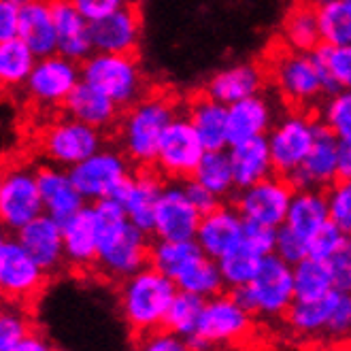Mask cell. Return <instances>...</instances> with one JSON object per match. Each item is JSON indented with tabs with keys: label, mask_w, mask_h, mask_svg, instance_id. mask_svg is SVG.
<instances>
[{
	"label": "cell",
	"mask_w": 351,
	"mask_h": 351,
	"mask_svg": "<svg viewBox=\"0 0 351 351\" xmlns=\"http://www.w3.org/2000/svg\"><path fill=\"white\" fill-rule=\"evenodd\" d=\"M92 206L98 221V271L123 281L149 266V232L134 226L115 198L96 200Z\"/></svg>",
	"instance_id": "6da1fadb"
},
{
	"label": "cell",
	"mask_w": 351,
	"mask_h": 351,
	"mask_svg": "<svg viewBox=\"0 0 351 351\" xmlns=\"http://www.w3.org/2000/svg\"><path fill=\"white\" fill-rule=\"evenodd\" d=\"M177 292H179L177 283L149 264L121 281L119 285L121 315L138 335L164 328V319H167V313Z\"/></svg>",
	"instance_id": "7a4b0ae2"
},
{
	"label": "cell",
	"mask_w": 351,
	"mask_h": 351,
	"mask_svg": "<svg viewBox=\"0 0 351 351\" xmlns=\"http://www.w3.org/2000/svg\"><path fill=\"white\" fill-rule=\"evenodd\" d=\"M177 115V105L164 94L145 96L132 105L121 119V147L130 162L138 167L154 164L162 134Z\"/></svg>",
	"instance_id": "3957f363"
},
{
	"label": "cell",
	"mask_w": 351,
	"mask_h": 351,
	"mask_svg": "<svg viewBox=\"0 0 351 351\" xmlns=\"http://www.w3.org/2000/svg\"><path fill=\"white\" fill-rule=\"evenodd\" d=\"M81 79L107 94L121 109H130L147 96V81L134 56L94 51L81 62Z\"/></svg>",
	"instance_id": "277c9868"
},
{
	"label": "cell",
	"mask_w": 351,
	"mask_h": 351,
	"mask_svg": "<svg viewBox=\"0 0 351 351\" xmlns=\"http://www.w3.org/2000/svg\"><path fill=\"white\" fill-rule=\"evenodd\" d=\"M271 77L279 94L298 109L315 105L324 94H330L328 79L313 51L287 45L277 49L271 60Z\"/></svg>",
	"instance_id": "5b68a950"
},
{
	"label": "cell",
	"mask_w": 351,
	"mask_h": 351,
	"mask_svg": "<svg viewBox=\"0 0 351 351\" xmlns=\"http://www.w3.org/2000/svg\"><path fill=\"white\" fill-rule=\"evenodd\" d=\"M38 143L43 156L62 169H73L75 164L84 162L86 158L105 147L102 130L92 128L69 115L47 123L40 132Z\"/></svg>",
	"instance_id": "8992f818"
},
{
	"label": "cell",
	"mask_w": 351,
	"mask_h": 351,
	"mask_svg": "<svg viewBox=\"0 0 351 351\" xmlns=\"http://www.w3.org/2000/svg\"><path fill=\"white\" fill-rule=\"evenodd\" d=\"M43 213L45 206L40 198L36 171L26 164L9 167L0 179V221L3 226L9 232H17Z\"/></svg>",
	"instance_id": "52a82bcc"
},
{
	"label": "cell",
	"mask_w": 351,
	"mask_h": 351,
	"mask_svg": "<svg viewBox=\"0 0 351 351\" xmlns=\"http://www.w3.org/2000/svg\"><path fill=\"white\" fill-rule=\"evenodd\" d=\"M319 128V119H313L302 111L287 113L281 117L271 132L266 134L268 147H271L275 173L281 177H290L311 152Z\"/></svg>",
	"instance_id": "ba28073f"
},
{
	"label": "cell",
	"mask_w": 351,
	"mask_h": 351,
	"mask_svg": "<svg viewBox=\"0 0 351 351\" xmlns=\"http://www.w3.org/2000/svg\"><path fill=\"white\" fill-rule=\"evenodd\" d=\"M71 171V177L77 185V190L84 194L86 200H102L113 198L115 192L121 188L130 171V158L113 147H102L84 162L75 164Z\"/></svg>",
	"instance_id": "9c48e42d"
},
{
	"label": "cell",
	"mask_w": 351,
	"mask_h": 351,
	"mask_svg": "<svg viewBox=\"0 0 351 351\" xmlns=\"http://www.w3.org/2000/svg\"><path fill=\"white\" fill-rule=\"evenodd\" d=\"M81 81V66L77 62L53 53L47 58H38L36 64L26 81L24 92L32 105L38 109H58L73 94Z\"/></svg>",
	"instance_id": "30bf717a"
},
{
	"label": "cell",
	"mask_w": 351,
	"mask_h": 351,
	"mask_svg": "<svg viewBox=\"0 0 351 351\" xmlns=\"http://www.w3.org/2000/svg\"><path fill=\"white\" fill-rule=\"evenodd\" d=\"M256 298V317L277 319L285 317L296 300L294 290V266L277 254L264 256L260 271L250 283Z\"/></svg>",
	"instance_id": "8fae6325"
},
{
	"label": "cell",
	"mask_w": 351,
	"mask_h": 351,
	"mask_svg": "<svg viewBox=\"0 0 351 351\" xmlns=\"http://www.w3.org/2000/svg\"><path fill=\"white\" fill-rule=\"evenodd\" d=\"M294 192V185L287 177L271 175L250 185V188L239 190L234 206L247 221H258L279 228L285 223Z\"/></svg>",
	"instance_id": "7c38bea8"
},
{
	"label": "cell",
	"mask_w": 351,
	"mask_h": 351,
	"mask_svg": "<svg viewBox=\"0 0 351 351\" xmlns=\"http://www.w3.org/2000/svg\"><path fill=\"white\" fill-rule=\"evenodd\" d=\"M47 273L17 241L5 237L0 243V290L9 302H28L43 290Z\"/></svg>",
	"instance_id": "4fadbf2b"
},
{
	"label": "cell",
	"mask_w": 351,
	"mask_h": 351,
	"mask_svg": "<svg viewBox=\"0 0 351 351\" xmlns=\"http://www.w3.org/2000/svg\"><path fill=\"white\" fill-rule=\"evenodd\" d=\"M254 317L256 315L245 311L230 292L228 294L221 292L206 300L198 337L209 341L213 349L234 347L252 337Z\"/></svg>",
	"instance_id": "5bb4252c"
},
{
	"label": "cell",
	"mask_w": 351,
	"mask_h": 351,
	"mask_svg": "<svg viewBox=\"0 0 351 351\" xmlns=\"http://www.w3.org/2000/svg\"><path fill=\"white\" fill-rule=\"evenodd\" d=\"M204 152L206 147L200 141L198 132L194 130L192 121L179 113L171 121L167 132L162 134L154 164L164 177L185 179L194 175Z\"/></svg>",
	"instance_id": "9a60e30c"
},
{
	"label": "cell",
	"mask_w": 351,
	"mask_h": 351,
	"mask_svg": "<svg viewBox=\"0 0 351 351\" xmlns=\"http://www.w3.org/2000/svg\"><path fill=\"white\" fill-rule=\"evenodd\" d=\"M287 179L294 190H324L341 179V143L322 119L311 152Z\"/></svg>",
	"instance_id": "2e32d148"
},
{
	"label": "cell",
	"mask_w": 351,
	"mask_h": 351,
	"mask_svg": "<svg viewBox=\"0 0 351 351\" xmlns=\"http://www.w3.org/2000/svg\"><path fill=\"white\" fill-rule=\"evenodd\" d=\"M200 219L202 215L188 198V192H185L183 185L169 183L164 185V190L160 194L152 234L164 241L196 239Z\"/></svg>",
	"instance_id": "e0dca14e"
},
{
	"label": "cell",
	"mask_w": 351,
	"mask_h": 351,
	"mask_svg": "<svg viewBox=\"0 0 351 351\" xmlns=\"http://www.w3.org/2000/svg\"><path fill=\"white\" fill-rule=\"evenodd\" d=\"M92 45L98 53H123L132 56L141 40V17L128 3L111 15L90 22Z\"/></svg>",
	"instance_id": "ac0fdd59"
},
{
	"label": "cell",
	"mask_w": 351,
	"mask_h": 351,
	"mask_svg": "<svg viewBox=\"0 0 351 351\" xmlns=\"http://www.w3.org/2000/svg\"><path fill=\"white\" fill-rule=\"evenodd\" d=\"M243 230H245V217L239 213L237 206L219 204L215 211L202 215L196 241L204 256L219 260L228 252H232L237 245H241Z\"/></svg>",
	"instance_id": "d6986e66"
},
{
	"label": "cell",
	"mask_w": 351,
	"mask_h": 351,
	"mask_svg": "<svg viewBox=\"0 0 351 351\" xmlns=\"http://www.w3.org/2000/svg\"><path fill=\"white\" fill-rule=\"evenodd\" d=\"M164 190L162 181L147 171L132 173L126 181L121 183V188L115 192V200L123 206L128 219L138 226L141 230L152 234L154 219H156V206L160 200V194Z\"/></svg>",
	"instance_id": "ffe728a7"
},
{
	"label": "cell",
	"mask_w": 351,
	"mask_h": 351,
	"mask_svg": "<svg viewBox=\"0 0 351 351\" xmlns=\"http://www.w3.org/2000/svg\"><path fill=\"white\" fill-rule=\"evenodd\" d=\"M15 237L24 245V250L43 266L45 273L58 271L66 262L62 223L47 213L34 217L22 230H17Z\"/></svg>",
	"instance_id": "44dd1931"
},
{
	"label": "cell",
	"mask_w": 351,
	"mask_h": 351,
	"mask_svg": "<svg viewBox=\"0 0 351 351\" xmlns=\"http://www.w3.org/2000/svg\"><path fill=\"white\" fill-rule=\"evenodd\" d=\"M40 198H43L45 213L64 223L86 206V198L77 190L71 171H64L56 164H47L36 171Z\"/></svg>",
	"instance_id": "7402d4cb"
},
{
	"label": "cell",
	"mask_w": 351,
	"mask_h": 351,
	"mask_svg": "<svg viewBox=\"0 0 351 351\" xmlns=\"http://www.w3.org/2000/svg\"><path fill=\"white\" fill-rule=\"evenodd\" d=\"M53 19L58 30V53L77 64L94 53L90 22L79 13L73 0H53Z\"/></svg>",
	"instance_id": "603a6c76"
},
{
	"label": "cell",
	"mask_w": 351,
	"mask_h": 351,
	"mask_svg": "<svg viewBox=\"0 0 351 351\" xmlns=\"http://www.w3.org/2000/svg\"><path fill=\"white\" fill-rule=\"evenodd\" d=\"M264 79L266 75L260 64H254V62H239V64L217 71L206 81V94L230 107L239 100L258 96L264 90Z\"/></svg>",
	"instance_id": "cb8c5ba5"
},
{
	"label": "cell",
	"mask_w": 351,
	"mask_h": 351,
	"mask_svg": "<svg viewBox=\"0 0 351 351\" xmlns=\"http://www.w3.org/2000/svg\"><path fill=\"white\" fill-rule=\"evenodd\" d=\"M66 264L79 271L96 266L98 262V221L94 206H84L77 215L62 223Z\"/></svg>",
	"instance_id": "d4e9b609"
},
{
	"label": "cell",
	"mask_w": 351,
	"mask_h": 351,
	"mask_svg": "<svg viewBox=\"0 0 351 351\" xmlns=\"http://www.w3.org/2000/svg\"><path fill=\"white\" fill-rule=\"evenodd\" d=\"M17 36L36 53V58H47L58 53L53 0H32V3L19 9Z\"/></svg>",
	"instance_id": "484cf974"
},
{
	"label": "cell",
	"mask_w": 351,
	"mask_h": 351,
	"mask_svg": "<svg viewBox=\"0 0 351 351\" xmlns=\"http://www.w3.org/2000/svg\"><path fill=\"white\" fill-rule=\"evenodd\" d=\"M185 117L192 121L194 130L198 132L200 141L204 143L206 152L228 149L230 147V128H228V105L211 98L209 94H202L194 98Z\"/></svg>",
	"instance_id": "4316f807"
},
{
	"label": "cell",
	"mask_w": 351,
	"mask_h": 351,
	"mask_svg": "<svg viewBox=\"0 0 351 351\" xmlns=\"http://www.w3.org/2000/svg\"><path fill=\"white\" fill-rule=\"evenodd\" d=\"M64 113L73 119H79L88 123L92 128L98 130H107L119 117V105L100 90H96L94 86L86 84L84 79L79 81V86L73 90V94L69 96V100L64 102Z\"/></svg>",
	"instance_id": "83f0119b"
},
{
	"label": "cell",
	"mask_w": 351,
	"mask_h": 351,
	"mask_svg": "<svg viewBox=\"0 0 351 351\" xmlns=\"http://www.w3.org/2000/svg\"><path fill=\"white\" fill-rule=\"evenodd\" d=\"M275 109L271 100L262 94L239 100L228 107V128H230V145L241 141H250L266 136L275 126Z\"/></svg>",
	"instance_id": "f1b7e54d"
},
{
	"label": "cell",
	"mask_w": 351,
	"mask_h": 351,
	"mask_svg": "<svg viewBox=\"0 0 351 351\" xmlns=\"http://www.w3.org/2000/svg\"><path fill=\"white\" fill-rule=\"evenodd\" d=\"M228 156L232 162L237 190L250 188V185L275 175V164L266 136L234 143L228 147Z\"/></svg>",
	"instance_id": "f546056e"
},
{
	"label": "cell",
	"mask_w": 351,
	"mask_h": 351,
	"mask_svg": "<svg viewBox=\"0 0 351 351\" xmlns=\"http://www.w3.org/2000/svg\"><path fill=\"white\" fill-rule=\"evenodd\" d=\"M330 221L328 198L322 190H296L290 211L285 217V226L304 237L311 239L322 226Z\"/></svg>",
	"instance_id": "4dcf8cb0"
},
{
	"label": "cell",
	"mask_w": 351,
	"mask_h": 351,
	"mask_svg": "<svg viewBox=\"0 0 351 351\" xmlns=\"http://www.w3.org/2000/svg\"><path fill=\"white\" fill-rule=\"evenodd\" d=\"M337 290L330 292L328 296L315 298V300H294L290 311L285 313L283 322L292 330L296 337L313 339L326 335V328L332 315V308L337 302Z\"/></svg>",
	"instance_id": "1f68e13d"
},
{
	"label": "cell",
	"mask_w": 351,
	"mask_h": 351,
	"mask_svg": "<svg viewBox=\"0 0 351 351\" xmlns=\"http://www.w3.org/2000/svg\"><path fill=\"white\" fill-rule=\"evenodd\" d=\"M204 252L196 239H185V241H164L156 239L152 243V254H149V264L158 268L160 273L177 281L188 268L200 260Z\"/></svg>",
	"instance_id": "d6a6232c"
},
{
	"label": "cell",
	"mask_w": 351,
	"mask_h": 351,
	"mask_svg": "<svg viewBox=\"0 0 351 351\" xmlns=\"http://www.w3.org/2000/svg\"><path fill=\"white\" fill-rule=\"evenodd\" d=\"M285 45L298 51H315L322 45L317 11L311 3L296 5L283 22Z\"/></svg>",
	"instance_id": "836d02e7"
},
{
	"label": "cell",
	"mask_w": 351,
	"mask_h": 351,
	"mask_svg": "<svg viewBox=\"0 0 351 351\" xmlns=\"http://www.w3.org/2000/svg\"><path fill=\"white\" fill-rule=\"evenodd\" d=\"M36 60V53L19 36L0 40V81L3 86L7 90L24 88Z\"/></svg>",
	"instance_id": "e575fe53"
},
{
	"label": "cell",
	"mask_w": 351,
	"mask_h": 351,
	"mask_svg": "<svg viewBox=\"0 0 351 351\" xmlns=\"http://www.w3.org/2000/svg\"><path fill=\"white\" fill-rule=\"evenodd\" d=\"M317 11L322 43L326 45H351V3L349 0H313Z\"/></svg>",
	"instance_id": "d590c367"
},
{
	"label": "cell",
	"mask_w": 351,
	"mask_h": 351,
	"mask_svg": "<svg viewBox=\"0 0 351 351\" xmlns=\"http://www.w3.org/2000/svg\"><path fill=\"white\" fill-rule=\"evenodd\" d=\"M204 188H209L219 198L228 196L237 190V181L232 173V162L228 156V149H215V152H204L202 160L192 175Z\"/></svg>",
	"instance_id": "8d00e7d4"
},
{
	"label": "cell",
	"mask_w": 351,
	"mask_h": 351,
	"mask_svg": "<svg viewBox=\"0 0 351 351\" xmlns=\"http://www.w3.org/2000/svg\"><path fill=\"white\" fill-rule=\"evenodd\" d=\"M175 283H177L179 290L192 292V294L202 296L206 300L226 290V281L221 275L219 262L209 258V256H202L200 260H196Z\"/></svg>",
	"instance_id": "74e56055"
},
{
	"label": "cell",
	"mask_w": 351,
	"mask_h": 351,
	"mask_svg": "<svg viewBox=\"0 0 351 351\" xmlns=\"http://www.w3.org/2000/svg\"><path fill=\"white\" fill-rule=\"evenodd\" d=\"M204 306H206V298L179 290L175 300L171 302L167 319H164V328H169L171 332H175L183 339H190V337L198 335Z\"/></svg>",
	"instance_id": "f35d334b"
},
{
	"label": "cell",
	"mask_w": 351,
	"mask_h": 351,
	"mask_svg": "<svg viewBox=\"0 0 351 351\" xmlns=\"http://www.w3.org/2000/svg\"><path fill=\"white\" fill-rule=\"evenodd\" d=\"M294 290L296 300H315L335 292L328 264L315 258H304L294 264Z\"/></svg>",
	"instance_id": "ab89813d"
},
{
	"label": "cell",
	"mask_w": 351,
	"mask_h": 351,
	"mask_svg": "<svg viewBox=\"0 0 351 351\" xmlns=\"http://www.w3.org/2000/svg\"><path fill=\"white\" fill-rule=\"evenodd\" d=\"M262 260H264L262 254H258L250 245L241 241V245H237L232 252H228L223 258L217 260L226 287L234 290V287H241V285H250L260 271Z\"/></svg>",
	"instance_id": "60d3db41"
},
{
	"label": "cell",
	"mask_w": 351,
	"mask_h": 351,
	"mask_svg": "<svg viewBox=\"0 0 351 351\" xmlns=\"http://www.w3.org/2000/svg\"><path fill=\"white\" fill-rule=\"evenodd\" d=\"M313 53L328 79L330 94L339 90H351V45L335 47L322 43Z\"/></svg>",
	"instance_id": "b9f144b4"
},
{
	"label": "cell",
	"mask_w": 351,
	"mask_h": 351,
	"mask_svg": "<svg viewBox=\"0 0 351 351\" xmlns=\"http://www.w3.org/2000/svg\"><path fill=\"white\" fill-rule=\"evenodd\" d=\"M319 117L324 126L339 138L341 145L351 147V90L328 94Z\"/></svg>",
	"instance_id": "7bdbcfd3"
},
{
	"label": "cell",
	"mask_w": 351,
	"mask_h": 351,
	"mask_svg": "<svg viewBox=\"0 0 351 351\" xmlns=\"http://www.w3.org/2000/svg\"><path fill=\"white\" fill-rule=\"evenodd\" d=\"M328 209L330 221L351 237V177H341L335 185H330L328 192Z\"/></svg>",
	"instance_id": "ee69618b"
},
{
	"label": "cell",
	"mask_w": 351,
	"mask_h": 351,
	"mask_svg": "<svg viewBox=\"0 0 351 351\" xmlns=\"http://www.w3.org/2000/svg\"><path fill=\"white\" fill-rule=\"evenodd\" d=\"M28 335L30 324L22 311L9 306L0 313V351H13Z\"/></svg>",
	"instance_id": "f6af8a7d"
},
{
	"label": "cell",
	"mask_w": 351,
	"mask_h": 351,
	"mask_svg": "<svg viewBox=\"0 0 351 351\" xmlns=\"http://www.w3.org/2000/svg\"><path fill=\"white\" fill-rule=\"evenodd\" d=\"M134 351H194L190 341L183 339L169 328H158L143 332L136 341Z\"/></svg>",
	"instance_id": "bcb514c9"
},
{
	"label": "cell",
	"mask_w": 351,
	"mask_h": 351,
	"mask_svg": "<svg viewBox=\"0 0 351 351\" xmlns=\"http://www.w3.org/2000/svg\"><path fill=\"white\" fill-rule=\"evenodd\" d=\"M345 239H347V234L339 228V226H335L332 221H328L311 239H308V258L328 262L330 256L339 250Z\"/></svg>",
	"instance_id": "7dc6e473"
},
{
	"label": "cell",
	"mask_w": 351,
	"mask_h": 351,
	"mask_svg": "<svg viewBox=\"0 0 351 351\" xmlns=\"http://www.w3.org/2000/svg\"><path fill=\"white\" fill-rule=\"evenodd\" d=\"M275 254L294 266L300 260L308 258V241L304 237H300L298 232H294L292 228H287V226L283 223V226H279V228H277Z\"/></svg>",
	"instance_id": "c3c4849f"
},
{
	"label": "cell",
	"mask_w": 351,
	"mask_h": 351,
	"mask_svg": "<svg viewBox=\"0 0 351 351\" xmlns=\"http://www.w3.org/2000/svg\"><path fill=\"white\" fill-rule=\"evenodd\" d=\"M326 264L330 268V275H332L335 290L351 294V237L343 241V245L330 256Z\"/></svg>",
	"instance_id": "681fc988"
},
{
	"label": "cell",
	"mask_w": 351,
	"mask_h": 351,
	"mask_svg": "<svg viewBox=\"0 0 351 351\" xmlns=\"http://www.w3.org/2000/svg\"><path fill=\"white\" fill-rule=\"evenodd\" d=\"M349 335H351V294L339 292L335 308H332V315H330V322H328L324 337L337 341V339H345Z\"/></svg>",
	"instance_id": "f907efd6"
},
{
	"label": "cell",
	"mask_w": 351,
	"mask_h": 351,
	"mask_svg": "<svg viewBox=\"0 0 351 351\" xmlns=\"http://www.w3.org/2000/svg\"><path fill=\"white\" fill-rule=\"evenodd\" d=\"M243 243H247L262 256L275 254L277 245V228L258 221H247L245 219V230H243Z\"/></svg>",
	"instance_id": "816d5d0a"
},
{
	"label": "cell",
	"mask_w": 351,
	"mask_h": 351,
	"mask_svg": "<svg viewBox=\"0 0 351 351\" xmlns=\"http://www.w3.org/2000/svg\"><path fill=\"white\" fill-rule=\"evenodd\" d=\"M183 188H185V192H188V198L192 200V204L200 211V215H206V213L215 211L217 206L221 204V198L217 194H213L209 188H204L202 183H198L192 177H190V181L183 183Z\"/></svg>",
	"instance_id": "f5cc1de1"
},
{
	"label": "cell",
	"mask_w": 351,
	"mask_h": 351,
	"mask_svg": "<svg viewBox=\"0 0 351 351\" xmlns=\"http://www.w3.org/2000/svg\"><path fill=\"white\" fill-rule=\"evenodd\" d=\"M73 5L79 9V13L84 15L88 22H96V19L111 15L113 11L121 9L128 3L126 0H73Z\"/></svg>",
	"instance_id": "db71d44e"
},
{
	"label": "cell",
	"mask_w": 351,
	"mask_h": 351,
	"mask_svg": "<svg viewBox=\"0 0 351 351\" xmlns=\"http://www.w3.org/2000/svg\"><path fill=\"white\" fill-rule=\"evenodd\" d=\"M19 32V7L0 0V40L15 38Z\"/></svg>",
	"instance_id": "11a10c76"
},
{
	"label": "cell",
	"mask_w": 351,
	"mask_h": 351,
	"mask_svg": "<svg viewBox=\"0 0 351 351\" xmlns=\"http://www.w3.org/2000/svg\"><path fill=\"white\" fill-rule=\"evenodd\" d=\"M13 351H58V349L45 337H40L36 332H30Z\"/></svg>",
	"instance_id": "9f6ffc18"
},
{
	"label": "cell",
	"mask_w": 351,
	"mask_h": 351,
	"mask_svg": "<svg viewBox=\"0 0 351 351\" xmlns=\"http://www.w3.org/2000/svg\"><path fill=\"white\" fill-rule=\"evenodd\" d=\"M230 294L234 296V300L245 308V311H250L252 315H256V298L252 294V287L250 285L234 287V290H230Z\"/></svg>",
	"instance_id": "6f0895ef"
},
{
	"label": "cell",
	"mask_w": 351,
	"mask_h": 351,
	"mask_svg": "<svg viewBox=\"0 0 351 351\" xmlns=\"http://www.w3.org/2000/svg\"><path fill=\"white\" fill-rule=\"evenodd\" d=\"M341 177H351V147L341 145Z\"/></svg>",
	"instance_id": "680465c9"
},
{
	"label": "cell",
	"mask_w": 351,
	"mask_h": 351,
	"mask_svg": "<svg viewBox=\"0 0 351 351\" xmlns=\"http://www.w3.org/2000/svg\"><path fill=\"white\" fill-rule=\"evenodd\" d=\"M5 3H11V5H15V7L22 9V7H26L28 3H32V0H5Z\"/></svg>",
	"instance_id": "91938a15"
},
{
	"label": "cell",
	"mask_w": 351,
	"mask_h": 351,
	"mask_svg": "<svg viewBox=\"0 0 351 351\" xmlns=\"http://www.w3.org/2000/svg\"><path fill=\"white\" fill-rule=\"evenodd\" d=\"M126 3H134V0H126Z\"/></svg>",
	"instance_id": "94428289"
},
{
	"label": "cell",
	"mask_w": 351,
	"mask_h": 351,
	"mask_svg": "<svg viewBox=\"0 0 351 351\" xmlns=\"http://www.w3.org/2000/svg\"><path fill=\"white\" fill-rule=\"evenodd\" d=\"M349 3H351V0H349Z\"/></svg>",
	"instance_id": "6125c7cd"
}]
</instances>
